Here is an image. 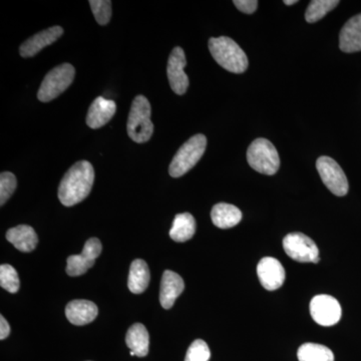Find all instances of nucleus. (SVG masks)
Here are the masks:
<instances>
[{
  "mask_svg": "<svg viewBox=\"0 0 361 361\" xmlns=\"http://www.w3.org/2000/svg\"><path fill=\"white\" fill-rule=\"evenodd\" d=\"M94 180L92 164L87 161H78L66 173L59 184V201L66 207L77 205L89 196Z\"/></svg>",
  "mask_w": 361,
  "mask_h": 361,
  "instance_id": "f257e3e1",
  "label": "nucleus"
},
{
  "mask_svg": "<svg viewBox=\"0 0 361 361\" xmlns=\"http://www.w3.org/2000/svg\"><path fill=\"white\" fill-rule=\"evenodd\" d=\"M209 49L218 65L230 73H243L248 68L245 52L230 37H212L209 40Z\"/></svg>",
  "mask_w": 361,
  "mask_h": 361,
  "instance_id": "f03ea898",
  "label": "nucleus"
},
{
  "mask_svg": "<svg viewBox=\"0 0 361 361\" xmlns=\"http://www.w3.org/2000/svg\"><path fill=\"white\" fill-rule=\"evenodd\" d=\"M151 104L146 97L137 96L130 108L128 120V135L137 144L148 142L154 133V125L151 121Z\"/></svg>",
  "mask_w": 361,
  "mask_h": 361,
  "instance_id": "7ed1b4c3",
  "label": "nucleus"
},
{
  "mask_svg": "<svg viewBox=\"0 0 361 361\" xmlns=\"http://www.w3.org/2000/svg\"><path fill=\"white\" fill-rule=\"evenodd\" d=\"M207 147V139L202 134L195 135L188 140L171 161L169 173L171 177H182L201 160Z\"/></svg>",
  "mask_w": 361,
  "mask_h": 361,
  "instance_id": "20e7f679",
  "label": "nucleus"
},
{
  "mask_svg": "<svg viewBox=\"0 0 361 361\" xmlns=\"http://www.w3.org/2000/svg\"><path fill=\"white\" fill-rule=\"evenodd\" d=\"M247 161L254 170L261 174H276L280 168V159L274 145L267 139H256L247 151Z\"/></svg>",
  "mask_w": 361,
  "mask_h": 361,
  "instance_id": "39448f33",
  "label": "nucleus"
},
{
  "mask_svg": "<svg viewBox=\"0 0 361 361\" xmlns=\"http://www.w3.org/2000/svg\"><path fill=\"white\" fill-rule=\"evenodd\" d=\"M75 75V68L71 63H63L52 68L40 85L37 99L42 103L56 99L73 84Z\"/></svg>",
  "mask_w": 361,
  "mask_h": 361,
  "instance_id": "423d86ee",
  "label": "nucleus"
},
{
  "mask_svg": "<svg viewBox=\"0 0 361 361\" xmlns=\"http://www.w3.org/2000/svg\"><path fill=\"white\" fill-rule=\"evenodd\" d=\"M283 248L287 255L297 262H319V249L312 239L302 233L287 235L283 240Z\"/></svg>",
  "mask_w": 361,
  "mask_h": 361,
  "instance_id": "0eeeda50",
  "label": "nucleus"
},
{
  "mask_svg": "<svg viewBox=\"0 0 361 361\" xmlns=\"http://www.w3.org/2000/svg\"><path fill=\"white\" fill-rule=\"evenodd\" d=\"M316 169L322 182L332 194L343 197L348 193V178L336 161L330 157H320L316 161Z\"/></svg>",
  "mask_w": 361,
  "mask_h": 361,
  "instance_id": "6e6552de",
  "label": "nucleus"
},
{
  "mask_svg": "<svg viewBox=\"0 0 361 361\" xmlns=\"http://www.w3.org/2000/svg\"><path fill=\"white\" fill-rule=\"evenodd\" d=\"M310 314L322 326H332L341 320V306L334 297L322 294L313 297L311 300Z\"/></svg>",
  "mask_w": 361,
  "mask_h": 361,
  "instance_id": "1a4fd4ad",
  "label": "nucleus"
},
{
  "mask_svg": "<svg viewBox=\"0 0 361 361\" xmlns=\"http://www.w3.org/2000/svg\"><path fill=\"white\" fill-rule=\"evenodd\" d=\"M102 243L97 238H90L85 242L84 250L80 255H71L68 258L66 273L71 277L80 276L94 266L96 259L101 255Z\"/></svg>",
  "mask_w": 361,
  "mask_h": 361,
  "instance_id": "9d476101",
  "label": "nucleus"
},
{
  "mask_svg": "<svg viewBox=\"0 0 361 361\" xmlns=\"http://www.w3.org/2000/svg\"><path fill=\"white\" fill-rule=\"evenodd\" d=\"M186 65V56L182 47H175L169 58L167 75L171 89L179 96L184 94L189 87V78L184 71Z\"/></svg>",
  "mask_w": 361,
  "mask_h": 361,
  "instance_id": "9b49d317",
  "label": "nucleus"
},
{
  "mask_svg": "<svg viewBox=\"0 0 361 361\" xmlns=\"http://www.w3.org/2000/svg\"><path fill=\"white\" fill-rule=\"evenodd\" d=\"M257 274L260 283L266 290L274 291L283 285L286 272L280 261L273 257L261 259L257 266Z\"/></svg>",
  "mask_w": 361,
  "mask_h": 361,
  "instance_id": "f8f14e48",
  "label": "nucleus"
},
{
  "mask_svg": "<svg viewBox=\"0 0 361 361\" xmlns=\"http://www.w3.org/2000/svg\"><path fill=\"white\" fill-rule=\"evenodd\" d=\"M63 35V28L56 25L42 30L25 40L20 47V54L23 58H32L39 54L44 47L56 42Z\"/></svg>",
  "mask_w": 361,
  "mask_h": 361,
  "instance_id": "ddd939ff",
  "label": "nucleus"
},
{
  "mask_svg": "<svg viewBox=\"0 0 361 361\" xmlns=\"http://www.w3.org/2000/svg\"><path fill=\"white\" fill-rule=\"evenodd\" d=\"M116 111V104L111 99L97 97L90 104L87 115V125L92 129H99L106 125Z\"/></svg>",
  "mask_w": 361,
  "mask_h": 361,
  "instance_id": "4468645a",
  "label": "nucleus"
},
{
  "mask_svg": "<svg viewBox=\"0 0 361 361\" xmlns=\"http://www.w3.org/2000/svg\"><path fill=\"white\" fill-rule=\"evenodd\" d=\"M185 283L183 278L171 270L164 272L161 281L160 302L165 310L174 306L176 299L184 291Z\"/></svg>",
  "mask_w": 361,
  "mask_h": 361,
  "instance_id": "2eb2a0df",
  "label": "nucleus"
},
{
  "mask_svg": "<svg viewBox=\"0 0 361 361\" xmlns=\"http://www.w3.org/2000/svg\"><path fill=\"white\" fill-rule=\"evenodd\" d=\"M99 310L89 300H73L66 305V315L71 324L82 326L96 319Z\"/></svg>",
  "mask_w": 361,
  "mask_h": 361,
  "instance_id": "dca6fc26",
  "label": "nucleus"
},
{
  "mask_svg": "<svg viewBox=\"0 0 361 361\" xmlns=\"http://www.w3.org/2000/svg\"><path fill=\"white\" fill-rule=\"evenodd\" d=\"M339 49L348 54L361 51V13L351 18L342 27Z\"/></svg>",
  "mask_w": 361,
  "mask_h": 361,
  "instance_id": "f3484780",
  "label": "nucleus"
},
{
  "mask_svg": "<svg viewBox=\"0 0 361 361\" xmlns=\"http://www.w3.org/2000/svg\"><path fill=\"white\" fill-rule=\"evenodd\" d=\"M6 239L18 250L23 253L35 250L39 243L37 233L28 225H20L18 227L11 228L6 233Z\"/></svg>",
  "mask_w": 361,
  "mask_h": 361,
  "instance_id": "a211bd4d",
  "label": "nucleus"
},
{
  "mask_svg": "<svg viewBox=\"0 0 361 361\" xmlns=\"http://www.w3.org/2000/svg\"><path fill=\"white\" fill-rule=\"evenodd\" d=\"M213 224L220 229H229L238 225L242 220V212L231 204H216L211 211Z\"/></svg>",
  "mask_w": 361,
  "mask_h": 361,
  "instance_id": "6ab92c4d",
  "label": "nucleus"
},
{
  "mask_svg": "<svg viewBox=\"0 0 361 361\" xmlns=\"http://www.w3.org/2000/svg\"><path fill=\"white\" fill-rule=\"evenodd\" d=\"M126 343L135 356L145 357L149 353V336L148 330L141 323H135L128 330Z\"/></svg>",
  "mask_w": 361,
  "mask_h": 361,
  "instance_id": "aec40b11",
  "label": "nucleus"
},
{
  "mask_svg": "<svg viewBox=\"0 0 361 361\" xmlns=\"http://www.w3.org/2000/svg\"><path fill=\"white\" fill-rule=\"evenodd\" d=\"M149 283L148 265L142 259H135L130 264L128 287L134 294H141L146 291Z\"/></svg>",
  "mask_w": 361,
  "mask_h": 361,
  "instance_id": "412c9836",
  "label": "nucleus"
},
{
  "mask_svg": "<svg viewBox=\"0 0 361 361\" xmlns=\"http://www.w3.org/2000/svg\"><path fill=\"white\" fill-rule=\"evenodd\" d=\"M196 232V221L190 213H182L176 215L170 230V237L176 242H186L193 238Z\"/></svg>",
  "mask_w": 361,
  "mask_h": 361,
  "instance_id": "4be33fe9",
  "label": "nucleus"
},
{
  "mask_svg": "<svg viewBox=\"0 0 361 361\" xmlns=\"http://www.w3.org/2000/svg\"><path fill=\"white\" fill-rule=\"evenodd\" d=\"M299 361H334V355L326 346L317 343H304L297 351Z\"/></svg>",
  "mask_w": 361,
  "mask_h": 361,
  "instance_id": "5701e85b",
  "label": "nucleus"
},
{
  "mask_svg": "<svg viewBox=\"0 0 361 361\" xmlns=\"http://www.w3.org/2000/svg\"><path fill=\"white\" fill-rule=\"evenodd\" d=\"M338 4V0H313L306 9L305 20L310 23H317Z\"/></svg>",
  "mask_w": 361,
  "mask_h": 361,
  "instance_id": "b1692460",
  "label": "nucleus"
},
{
  "mask_svg": "<svg viewBox=\"0 0 361 361\" xmlns=\"http://www.w3.org/2000/svg\"><path fill=\"white\" fill-rule=\"evenodd\" d=\"M0 285L9 293H16L20 290V277L13 266L9 264L0 266Z\"/></svg>",
  "mask_w": 361,
  "mask_h": 361,
  "instance_id": "393cba45",
  "label": "nucleus"
},
{
  "mask_svg": "<svg viewBox=\"0 0 361 361\" xmlns=\"http://www.w3.org/2000/svg\"><path fill=\"white\" fill-rule=\"evenodd\" d=\"M97 23L106 25L111 18V1L110 0H90L89 2Z\"/></svg>",
  "mask_w": 361,
  "mask_h": 361,
  "instance_id": "a878e982",
  "label": "nucleus"
},
{
  "mask_svg": "<svg viewBox=\"0 0 361 361\" xmlns=\"http://www.w3.org/2000/svg\"><path fill=\"white\" fill-rule=\"evenodd\" d=\"M18 186L16 176L11 172H4L0 175V205L4 206L13 196Z\"/></svg>",
  "mask_w": 361,
  "mask_h": 361,
  "instance_id": "bb28decb",
  "label": "nucleus"
},
{
  "mask_svg": "<svg viewBox=\"0 0 361 361\" xmlns=\"http://www.w3.org/2000/svg\"><path fill=\"white\" fill-rule=\"evenodd\" d=\"M211 351L208 344L202 339H197L188 348L185 361H209Z\"/></svg>",
  "mask_w": 361,
  "mask_h": 361,
  "instance_id": "cd10ccee",
  "label": "nucleus"
},
{
  "mask_svg": "<svg viewBox=\"0 0 361 361\" xmlns=\"http://www.w3.org/2000/svg\"><path fill=\"white\" fill-rule=\"evenodd\" d=\"M233 4L240 11L247 14L255 13L258 7L257 0H234Z\"/></svg>",
  "mask_w": 361,
  "mask_h": 361,
  "instance_id": "c85d7f7f",
  "label": "nucleus"
},
{
  "mask_svg": "<svg viewBox=\"0 0 361 361\" xmlns=\"http://www.w3.org/2000/svg\"><path fill=\"white\" fill-rule=\"evenodd\" d=\"M11 334V326L4 316H0V339L4 341Z\"/></svg>",
  "mask_w": 361,
  "mask_h": 361,
  "instance_id": "c756f323",
  "label": "nucleus"
},
{
  "mask_svg": "<svg viewBox=\"0 0 361 361\" xmlns=\"http://www.w3.org/2000/svg\"><path fill=\"white\" fill-rule=\"evenodd\" d=\"M297 0H285L284 4H286V6H293V4H297Z\"/></svg>",
  "mask_w": 361,
  "mask_h": 361,
  "instance_id": "7c9ffc66",
  "label": "nucleus"
}]
</instances>
